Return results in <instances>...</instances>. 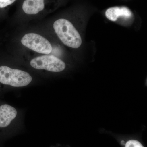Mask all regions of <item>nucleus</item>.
Listing matches in <instances>:
<instances>
[{
    "instance_id": "9d476101",
    "label": "nucleus",
    "mask_w": 147,
    "mask_h": 147,
    "mask_svg": "<svg viewBox=\"0 0 147 147\" xmlns=\"http://www.w3.org/2000/svg\"><path fill=\"white\" fill-rule=\"evenodd\" d=\"M121 144L122 145H124L125 144V142L124 141H121Z\"/></svg>"
},
{
    "instance_id": "1a4fd4ad",
    "label": "nucleus",
    "mask_w": 147,
    "mask_h": 147,
    "mask_svg": "<svg viewBox=\"0 0 147 147\" xmlns=\"http://www.w3.org/2000/svg\"><path fill=\"white\" fill-rule=\"evenodd\" d=\"M16 0H0V8H3L11 5Z\"/></svg>"
},
{
    "instance_id": "f03ea898",
    "label": "nucleus",
    "mask_w": 147,
    "mask_h": 147,
    "mask_svg": "<svg viewBox=\"0 0 147 147\" xmlns=\"http://www.w3.org/2000/svg\"><path fill=\"white\" fill-rule=\"evenodd\" d=\"M53 28L58 37L64 45L75 49L82 45L81 36L73 24L67 19H58L54 22Z\"/></svg>"
},
{
    "instance_id": "f257e3e1",
    "label": "nucleus",
    "mask_w": 147,
    "mask_h": 147,
    "mask_svg": "<svg viewBox=\"0 0 147 147\" xmlns=\"http://www.w3.org/2000/svg\"><path fill=\"white\" fill-rule=\"evenodd\" d=\"M32 81L31 75L26 71L6 65L0 66V93L7 88L27 86Z\"/></svg>"
},
{
    "instance_id": "6e6552de",
    "label": "nucleus",
    "mask_w": 147,
    "mask_h": 147,
    "mask_svg": "<svg viewBox=\"0 0 147 147\" xmlns=\"http://www.w3.org/2000/svg\"><path fill=\"white\" fill-rule=\"evenodd\" d=\"M125 147H144L139 141L135 140H130L127 142Z\"/></svg>"
},
{
    "instance_id": "423d86ee",
    "label": "nucleus",
    "mask_w": 147,
    "mask_h": 147,
    "mask_svg": "<svg viewBox=\"0 0 147 147\" xmlns=\"http://www.w3.org/2000/svg\"><path fill=\"white\" fill-rule=\"evenodd\" d=\"M49 1L50 0H24L22 9L28 15H36L47 9Z\"/></svg>"
},
{
    "instance_id": "7ed1b4c3",
    "label": "nucleus",
    "mask_w": 147,
    "mask_h": 147,
    "mask_svg": "<svg viewBox=\"0 0 147 147\" xmlns=\"http://www.w3.org/2000/svg\"><path fill=\"white\" fill-rule=\"evenodd\" d=\"M30 64L35 69L53 72H61L66 67L63 61L53 55H44L36 57L32 59Z\"/></svg>"
},
{
    "instance_id": "0eeeda50",
    "label": "nucleus",
    "mask_w": 147,
    "mask_h": 147,
    "mask_svg": "<svg viewBox=\"0 0 147 147\" xmlns=\"http://www.w3.org/2000/svg\"><path fill=\"white\" fill-rule=\"evenodd\" d=\"M105 16L109 20L115 21L121 16L129 18L132 16V12L130 9L125 7H110L105 12Z\"/></svg>"
},
{
    "instance_id": "20e7f679",
    "label": "nucleus",
    "mask_w": 147,
    "mask_h": 147,
    "mask_svg": "<svg viewBox=\"0 0 147 147\" xmlns=\"http://www.w3.org/2000/svg\"><path fill=\"white\" fill-rule=\"evenodd\" d=\"M21 42L27 48L43 55H49L53 50L52 45L46 38L34 33H29L24 35Z\"/></svg>"
},
{
    "instance_id": "39448f33",
    "label": "nucleus",
    "mask_w": 147,
    "mask_h": 147,
    "mask_svg": "<svg viewBox=\"0 0 147 147\" xmlns=\"http://www.w3.org/2000/svg\"><path fill=\"white\" fill-rule=\"evenodd\" d=\"M17 115V110L11 105L5 103L0 104V130L9 127Z\"/></svg>"
}]
</instances>
